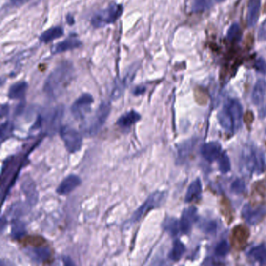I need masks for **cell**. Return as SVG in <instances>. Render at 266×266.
Returning a JSON list of instances; mask_svg holds the SVG:
<instances>
[{
    "label": "cell",
    "mask_w": 266,
    "mask_h": 266,
    "mask_svg": "<svg viewBox=\"0 0 266 266\" xmlns=\"http://www.w3.org/2000/svg\"><path fill=\"white\" fill-rule=\"evenodd\" d=\"M261 1L262 0H249L247 10V26L248 27H255L259 17Z\"/></svg>",
    "instance_id": "obj_19"
},
{
    "label": "cell",
    "mask_w": 266,
    "mask_h": 266,
    "mask_svg": "<svg viewBox=\"0 0 266 266\" xmlns=\"http://www.w3.org/2000/svg\"><path fill=\"white\" fill-rule=\"evenodd\" d=\"M213 3V0H192L191 9L194 12H202L208 10Z\"/></svg>",
    "instance_id": "obj_30"
},
{
    "label": "cell",
    "mask_w": 266,
    "mask_h": 266,
    "mask_svg": "<svg viewBox=\"0 0 266 266\" xmlns=\"http://www.w3.org/2000/svg\"><path fill=\"white\" fill-rule=\"evenodd\" d=\"M266 208L263 206L258 208H253L251 205L247 203L242 208L241 215L245 221L251 225L259 224L266 216Z\"/></svg>",
    "instance_id": "obj_9"
},
{
    "label": "cell",
    "mask_w": 266,
    "mask_h": 266,
    "mask_svg": "<svg viewBox=\"0 0 266 266\" xmlns=\"http://www.w3.org/2000/svg\"><path fill=\"white\" fill-rule=\"evenodd\" d=\"M198 219V209L194 206L185 208L183 211L180 220L181 233L188 234L192 229L193 224Z\"/></svg>",
    "instance_id": "obj_10"
},
{
    "label": "cell",
    "mask_w": 266,
    "mask_h": 266,
    "mask_svg": "<svg viewBox=\"0 0 266 266\" xmlns=\"http://www.w3.org/2000/svg\"><path fill=\"white\" fill-rule=\"evenodd\" d=\"M201 154L205 160L209 163H212L221 156V144L217 142H210L205 143L201 148Z\"/></svg>",
    "instance_id": "obj_13"
},
{
    "label": "cell",
    "mask_w": 266,
    "mask_h": 266,
    "mask_svg": "<svg viewBox=\"0 0 266 266\" xmlns=\"http://www.w3.org/2000/svg\"><path fill=\"white\" fill-rule=\"evenodd\" d=\"M241 169L247 174H261L266 169V158L260 149L252 145L245 146L240 157Z\"/></svg>",
    "instance_id": "obj_2"
},
{
    "label": "cell",
    "mask_w": 266,
    "mask_h": 266,
    "mask_svg": "<svg viewBox=\"0 0 266 266\" xmlns=\"http://www.w3.org/2000/svg\"><path fill=\"white\" fill-rule=\"evenodd\" d=\"M67 23H70V24H73L74 23V18H73L72 16H67Z\"/></svg>",
    "instance_id": "obj_42"
},
{
    "label": "cell",
    "mask_w": 266,
    "mask_h": 266,
    "mask_svg": "<svg viewBox=\"0 0 266 266\" xmlns=\"http://www.w3.org/2000/svg\"><path fill=\"white\" fill-rule=\"evenodd\" d=\"M82 184V179L75 174L67 176L62 182L60 184L56 192L60 195H67L72 192L73 190L78 188Z\"/></svg>",
    "instance_id": "obj_11"
},
{
    "label": "cell",
    "mask_w": 266,
    "mask_h": 266,
    "mask_svg": "<svg viewBox=\"0 0 266 266\" xmlns=\"http://www.w3.org/2000/svg\"><path fill=\"white\" fill-rule=\"evenodd\" d=\"M257 70L262 73L266 72V62L263 59H259L255 63Z\"/></svg>",
    "instance_id": "obj_36"
},
{
    "label": "cell",
    "mask_w": 266,
    "mask_h": 266,
    "mask_svg": "<svg viewBox=\"0 0 266 266\" xmlns=\"http://www.w3.org/2000/svg\"><path fill=\"white\" fill-rule=\"evenodd\" d=\"M8 112H9V105H2V108H1V116H3L4 113L7 114Z\"/></svg>",
    "instance_id": "obj_40"
},
{
    "label": "cell",
    "mask_w": 266,
    "mask_h": 266,
    "mask_svg": "<svg viewBox=\"0 0 266 266\" xmlns=\"http://www.w3.org/2000/svg\"><path fill=\"white\" fill-rule=\"evenodd\" d=\"M230 190L233 194H237V195L243 194L246 190V184L245 181L241 179H236L230 185Z\"/></svg>",
    "instance_id": "obj_35"
},
{
    "label": "cell",
    "mask_w": 266,
    "mask_h": 266,
    "mask_svg": "<svg viewBox=\"0 0 266 266\" xmlns=\"http://www.w3.org/2000/svg\"><path fill=\"white\" fill-rule=\"evenodd\" d=\"M219 169L222 173H227L231 169V164H230V160H229V156L225 152L221 154V156L219 158Z\"/></svg>",
    "instance_id": "obj_33"
},
{
    "label": "cell",
    "mask_w": 266,
    "mask_h": 266,
    "mask_svg": "<svg viewBox=\"0 0 266 266\" xmlns=\"http://www.w3.org/2000/svg\"><path fill=\"white\" fill-rule=\"evenodd\" d=\"M29 0H10V3L12 6L14 7H20L23 6L24 4L27 3Z\"/></svg>",
    "instance_id": "obj_37"
},
{
    "label": "cell",
    "mask_w": 266,
    "mask_h": 266,
    "mask_svg": "<svg viewBox=\"0 0 266 266\" xmlns=\"http://www.w3.org/2000/svg\"><path fill=\"white\" fill-rule=\"evenodd\" d=\"M146 88L144 86H138L136 88H134V91H133V93L135 95H141L142 94H144L145 92Z\"/></svg>",
    "instance_id": "obj_38"
},
{
    "label": "cell",
    "mask_w": 266,
    "mask_h": 266,
    "mask_svg": "<svg viewBox=\"0 0 266 266\" xmlns=\"http://www.w3.org/2000/svg\"><path fill=\"white\" fill-rule=\"evenodd\" d=\"M229 244L226 240H222L215 247V255L219 258H224L229 254Z\"/></svg>",
    "instance_id": "obj_31"
},
{
    "label": "cell",
    "mask_w": 266,
    "mask_h": 266,
    "mask_svg": "<svg viewBox=\"0 0 266 266\" xmlns=\"http://www.w3.org/2000/svg\"><path fill=\"white\" fill-rule=\"evenodd\" d=\"M27 255L36 263H43L52 256L51 249L48 247H36L27 249Z\"/></svg>",
    "instance_id": "obj_16"
},
{
    "label": "cell",
    "mask_w": 266,
    "mask_h": 266,
    "mask_svg": "<svg viewBox=\"0 0 266 266\" xmlns=\"http://www.w3.org/2000/svg\"><path fill=\"white\" fill-rule=\"evenodd\" d=\"M22 190L27 197V202L31 206L35 205L39 201V193H38L36 185L32 179H26L22 183Z\"/></svg>",
    "instance_id": "obj_17"
},
{
    "label": "cell",
    "mask_w": 266,
    "mask_h": 266,
    "mask_svg": "<svg viewBox=\"0 0 266 266\" xmlns=\"http://www.w3.org/2000/svg\"><path fill=\"white\" fill-rule=\"evenodd\" d=\"M141 115L135 110H130L123 114L117 120V125L121 130H130L135 123L141 121Z\"/></svg>",
    "instance_id": "obj_14"
},
{
    "label": "cell",
    "mask_w": 266,
    "mask_h": 266,
    "mask_svg": "<svg viewBox=\"0 0 266 266\" xmlns=\"http://www.w3.org/2000/svg\"><path fill=\"white\" fill-rule=\"evenodd\" d=\"M199 227L204 233L214 234L217 230V224L214 220H203L199 224Z\"/></svg>",
    "instance_id": "obj_32"
},
{
    "label": "cell",
    "mask_w": 266,
    "mask_h": 266,
    "mask_svg": "<svg viewBox=\"0 0 266 266\" xmlns=\"http://www.w3.org/2000/svg\"><path fill=\"white\" fill-rule=\"evenodd\" d=\"M123 7L121 4L112 3L108 7L96 12L91 19V25L102 28L113 24L122 16Z\"/></svg>",
    "instance_id": "obj_4"
},
{
    "label": "cell",
    "mask_w": 266,
    "mask_h": 266,
    "mask_svg": "<svg viewBox=\"0 0 266 266\" xmlns=\"http://www.w3.org/2000/svg\"><path fill=\"white\" fill-rule=\"evenodd\" d=\"M31 205L26 204L24 202H17L12 205L10 209H9V215L14 216L16 219L22 215L27 213V211H29Z\"/></svg>",
    "instance_id": "obj_28"
},
{
    "label": "cell",
    "mask_w": 266,
    "mask_h": 266,
    "mask_svg": "<svg viewBox=\"0 0 266 266\" xmlns=\"http://www.w3.org/2000/svg\"><path fill=\"white\" fill-rule=\"evenodd\" d=\"M28 88V84L27 82H17L15 84L10 86V89L8 91V97L10 99H20L25 96Z\"/></svg>",
    "instance_id": "obj_23"
},
{
    "label": "cell",
    "mask_w": 266,
    "mask_h": 266,
    "mask_svg": "<svg viewBox=\"0 0 266 266\" xmlns=\"http://www.w3.org/2000/svg\"><path fill=\"white\" fill-rule=\"evenodd\" d=\"M266 94V81L264 79H259L256 82L251 95L252 102L255 105H259L264 101Z\"/></svg>",
    "instance_id": "obj_21"
},
{
    "label": "cell",
    "mask_w": 266,
    "mask_h": 266,
    "mask_svg": "<svg viewBox=\"0 0 266 266\" xmlns=\"http://www.w3.org/2000/svg\"><path fill=\"white\" fill-rule=\"evenodd\" d=\"M217 2H222V1H224V0H216Z\"/></svg>",
    "instance_id": "obj_43"
},
{
    "label": "cell",
    "mask_w": 266,
    "mask_h": 266,
    "mask_svg": "<svg viewBox=\"0 0 266 266\" xmlns=\"http://www.w3.org/2000/svg\"><path fill=\"white\" fill-rule=\"evenodd\" d=\"M82 45V41L77 38H69L65 39L64 41L57 43V45H53L51 49L52 54H60L65 53L66 51L74 50L78 49Z\"/></svg>",
    "instance_id": "obj_15"
},
{
    "label": "cell",
    "mask_w": 266,
    "mask_h": 266,
    "mask_svg": "<svg viewBox=\"0 0 266 266\" xmlns=\"http://www.w3.org/2000/svg\"><path fill=\"white\" fill-rule=\"evenodd\" d=\"M27 234V227L23 222L14 219L11 224V236L14 240L21 239Z\"/></svg>",
    "instance_id": "obj_26"
},
{
    "label": "cell",
    "mask_w": 266,
    "mask_h": 266,
    "mask_svg": "<svg viewBox=\"0 0 266 266\" xmlns=\"http://www.w3.org/2000/svg\"><path fill=\"white\" fill-rule=\"evenodd\" d=\"M111 112L110 103L102 102L91 118L83 126V130L88 136H95L105 125Z\"/></svg>",
    "instance_id": "obj_5"
},
{
    "label": "cell",
    "mask_w": 266,
    "mask_h": 266,
    "mask_svg": "<svg viewBox=\"0 0 266 266\" xmlns=\"http://www.w3.org/2000/svg\"><path fill=\"white\" fill-rule=\"evenodd\" d=\"M64 108L63 106H57L54 109H51L44 117L46 131L49 134H55L57 130H61V121L63 117Z\"/></svg>",
    "instance_id": "obj_8"
},
{
    "label": "cell",
    "mask_w": 266,
    "mask_h": 266,
    "mask_svg": "<svg viewBox=\"0 0 266 266\" xmlns=\"http://www.w3.org/2000/svg\"><path fill=\"white\" fill-rule=\"evenodd\" d=\"M14 123L11 121H7L2 123L1 125V141L3 142L10 138L14 132Z\"/></svg>",
    "instance_id": "obj_34"
},
{
    "label": "cell",
    "mask_w": 266,
    "mask_h": 266,
    "mask_svg": "<svg viewBox=\"0 0 266 266\" xmlns=\"http://www.w3.org/2000/svg\"><path fill=\"white\" fill-rule=\"evenodd\" d=\"M166 198H167L166 191L157 190L150 194L144 203L133 213L129 220V224L132 225L136 224L140 221L142 218L144 217L150 211L161 207L165 203Z\"/></svg>",
    "instance_id": "obj_3"
},
{
    "label": "cell",
    "mask_w": 266,
    "mask_h": 266,
    "mask_svg": "<svg viewBox=\"0 0 266 266\" xmlns=\"http://www.w3.org/2000/svg\"><path fill=\"white\" fill-rule=\"evenodd\" d=\"M202 184L200 179L197 178L194 180L186 190L185 195L184 201L186 203L194 202V201L199 199L202 197Z\"/></svg>",
    "instance_id": "obj_20"
},
{
    "label": "cell",
    "mask_w": 266,
    "mask_h": 266,
    "mask_svg": "<svg viewBox=\"0 0 266 266\" xmlns=\"http://www.w3.org/2000/svg\"></svg>",
    "instance_id": "obj_44"
},
{
    "label": "cell",
    "mask_w": 266,
    "mask_h": 266,
    "mask_svg": "<svg viewBox=\"0 0 266 266\" xmlns=\"http://www.w3.org/2000/svg\"><path fill=\"white\" fill-rule=\"evenodd\" d=\"M247 257L255 263L266 265V246L264 245H257L247 252Z\"/></svg>",
    "instance_id": "obj_22"
},
{
    "label": "cell",
    "mask_w": 266,
    "mask_h": 266,
    "mask_svg": "<svg viewBox=\"0 0 266 266\" xmlns=\"http://www.w3.org/2000/svg\"><path fill=\"white\" fill-rule=\"evenodd\" d=\"M63 262L66 266H74V263H73L72 260L69 257H63Z\"/></svg>",
    "instance_id": "obj_39"
},
{
    "label": "cell",
    "mask_w": 266,
    "mask_h": 266,
    "mask_svg": "<svg viewBox=\"0 0 266 266\" xmlns=\"http://www.w3.org/2000/svg\"><path fill=\"white\" fill-rule=\"evenodd\" d=\"M136 70V68L134 69V70H129L128 72L126 73V75L124 77V78L117 83L113 92H112V98L113 99H119L123 95L126 87L129 85L130 82H132Z\"/></svg>",
    "instance_id": "obj_18"
},
{
    "label": "cell",
    "mask_w": 266,
    "mask_h": 266,
    "mask_svg": "<svg viewBox=\"0 0 266 266\" xmlns=\"http://www.w3.org/2000/svg\"><path fill=\"white\" fill-rule=\"evenodd\" d=\"M163 228L172 237H175L181 231L180 221L175 218L167 217L163 223Z\"/></svg>",
    "instance_id": "obj_25"
},
{
    "label": "cell",
    "mask_w": 266,
    "mask_h": 266,
    "mask_svg": "<svg viewBox=\"0 0 266 266\" xmlns=\"http://www.w3.org/2000/svg\"><path fill=\"white\" fill-rule=\"evenodd\" d=\"M64 34V31L61 27H53L49 28V29L46 30L44 31L40 37H39V40L42 43L51 42V41H54L55 39H59V38L62 37V35Z\"/></svg>",
    "instance_id": "obj_24"
},
{
    "label": "cell",
    "mask_w": 266,
    "mask_h": 266,
    "mask_svg": "<svg viewBox=\"0 0 266 266\" xmlns=\"http://www.w3.org/2000/svg\"><path fill=\"white\" fill-rule=\"evenodd\" d=\"M241 27L237 23H234L230 26L227 32V39L232 42H238L241 41Z\"/></svg>",
    "instance_id": "obj_29"
},
{
    "label": "cell",
    "mask_w": 266,
    "mask_h": 266,
    "mask_svg": "<svg viewBox=\"0 0 266 266\" xmlns=\"http://www.w3.org/2000/svg\"><path fill=\"white\" fill-rule=\"evenodd\" d=\"M60 134L67 152L74 154L82 149L83 138L76 129L70 126H62L60 130Z\"/></svg>",
    "instance_id": "obj_6"
},
{
    "label": "cell",
    "mask_w": 266,
    "mask_h": 266,
    "mask_svg": "<svg viewBox=\"0 0 266 266\" xmlns=\"http://www.w3.org/2000/svg\"><path fill=\"white\" fill-rule=\"evenodd\" d=\"M74 67L68 61L61 64L50 73L45 80L43 90L51 99H57L63 92L74 78Z\"/></svg>",
    "instance_id": "obj_1"
},
{
    "label": "cell",
    "mask_w": 266,
    "mask_h": 266,
    "mask_svg": "<svg viewBox=\"0 0 266 266\" xmlns=\"http://www.w3.org/2000/svg\"><path fill=\"white\" fill-rule=\"evenodd\" d=\"M259 116H260L261 118L266 117V105L263 107V109H261L260 112H259Z\"/></svg>",
    "instance_id": "obj_41"
},
{
    "label": "cell",
    "mask_w": 266,
    "mask_h": 266,
    "mask_svg": "<svg viewBox=\"0 0 266 266\" xmlns=\"http://www.w3.org/2000/svg\"><path fill=\"white\" fill-rule=\"evenodd\" d=\"M224 107L231 116L237 130H239L242 125V118H243V108L241 103L237 99H229V101L225 103Z\"/></svg>",
    "instance_id": "obj_12"
},
{
    "label": "cell",
    "mask_w": 266,
    "mask_h": 266,
    "mask_svg": "<svg viewBox=\"0 0 266 266\" xmlns=\"http://www.w3.org/2000/svg\"><path fill=\"white\" fill-rule=\"evenodd\" d=\"M94 98L88 93H84L77 99L71 106V113L77 120H83L91 112Z\"/></svg>",
    "instance_id": "obj_7"
},
{
    "label": "cell",
    "mask_w": 266,
    "mask_h": 266,
    "mask_svg": "<svg viewBox=\"0 0 266 266\" xmlns=\"http://www.w3.org/2000/svg\"><path fill=\"white\" fill-rule=\"evenodd\" d=\"M186 251L184 244L180 240L177 239L173 241V247L169 253V259L173 262H178L182 258Z\"/></svg>",
    "instance_id": "obj_27"
}]
</instances>
